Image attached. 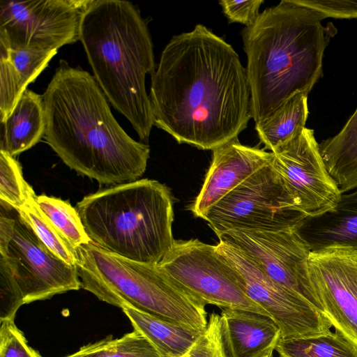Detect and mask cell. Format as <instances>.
I'll list each match as a JSON object with an SVG mask.
<instances>
[{"label": "cell", "mask_w": 357, "mask_h": 357, "mask_svg": "<svg viewBox=\"0 0 357 357\" xmlns=\"http://www.w3.org/2000/svg\"><path fill=\"white\" fill-rule=\"evenodd\" d=\"M220 315L227 357H273L281 331L271 317L229 308H223Z\"/></svg>", "instance_id": "16"}, {"label": "cell", "mask_w": 357, "mask_h": 357, "mask_svg": "<svg viewBox=\"0 0 357 357\" xmlns=\"http://www.w3.org/2000/svg\"><path fill=\"white\" fill-rule=\"evenodd\" d=\"M45 130L43 97L26 89L1 123L0 151L18 155L35 146L45 136Z\"/></svg>", "instance_id": "18"}, {"label": "cell", "mask_w": 357, "mask_h": 357, "mask_svg": "<svg viewBox=\"0 0 357 357\" xmlns=\"http://www.w3.org/2000/svg\"><path fill=\"white\" fill-rule=\"evenodd\" d=\"M10 60L18 75L22 91L33 82L47 67L57 50L40 49H13L10 47Z\"/></svg>", "instance_id": "28"}, {"label": "cell", "mask_w": 357, "mask_h": 357, "mask_svg": "<svg viewBox=\"0 0 357 357\" xmlns=\"http://www.w3.org/2000/svg\"><path fill=\"white\" fill-rule=\"evenodd\" d=\"M308 267L324 315L357 346V251L340 245L311 251Z\"/></svg>", "instance_id": "14"}, {"label": "cell", "mask_w": 357, "mask_h": 357, "mask_svg": "<svg viewBox=\"0 0 357 357\" xmlns=\"http://www.w3.org/2000/svg\"><path fill=\"white\" fill-rule=\"evenodd\" d=\"M272 152L242 144L236 137L213 150L202 188L189 209L204 219L208 211L272 160Z\"/></svg>", "instance_id": "15"}, {"label": "cell", "mask_w": 357, "mask_h": 357, "mask_svg": "<svg viewBox=\"0 0 357 357\" xmlns=\"http://www.w3.org/2000/svg\"><path fill=\"white\" fill-rule=\"evenodd\" d=\"M173 204L166 185L143 178L99 190L75 208L93 243L124 258L158 265L175 241Z\"/></svg>", "instance_id": "5"}, {"label": "cell", "mask_w": 357, "mask_h": 357, "mask_svg": "<svg viewBox=\"0 0 357 357\" xmlns=\"http://www.w3.org/2000/svg\"><path fill=\"white\" fill-rule=\"evenodd\" d=\"M0 255L11 268L24 304L82 287L76 265L53 253L18 211L0 202Z\"/></svg>", "instance_id": "8"}, {"label": "cell", "mask_w": 357, "mask_h": 357, "mask_svg": "<svg viewBox=\"0 0 357 357\" xmlns=\"http://www.w3.org/2000/svg\"><path fill=\"white\" fill-rule=\"evenodd\" d=\"M43 97L44 137L71 169L112 185L144 174L149 145L133 139L119 125L93 75L61 59Z\"/></svg>", "instance_id": "2"}, {"label": "cell", "mask_w": 357, "mask_h": 357, "mask_svg": "<svg viewBox=\"0 0 357 357\" xmlns=\"http://www.w3.org/2000/svg\"><path fill=\"white\" fill-rule=\"evenodd\" d=\"M271 152L272 165L307 216L337 204L342 193L326 168L314 130L305 127Z\"/></svg>", "instance_id": "13"}, {"label": "cell", "mask_w": 357, "mask_h": 357, "mask_svg": "<svg viewBox=\"0 0 357 357\" xmlns=\"http://www.w3.org/2000/svg\"><path fill=\"white\" fill-rule=\"evenodd\" d=\"M262 3V0H222L219 2L229 22L241 23L245 26H250L256 22L260 14L259 10Z\"/></svg>", "instance_id": "33"}, {"label": "cell", "mask_w": 357, "mask_h": 357, "mask_svg": "<svg viewBox=\"0 0 357 357\" xmlns=\"http://www.w3.org/2000/svg\"><path fill=\"white\" fill-rule=\"evenodd\" d=\"M24 297L6 259L0 255V321L13 320Z\"/></svg>", "instance_id": "29"}, {"label": "cell", "mask_w": 357, "mask_h": 357, "mask_svg": "<svg viewBox=\"0 0 357 357\" xmlns=\"http://www.w3.org/2000/svg\"><path fill=\"white\" fill-rule=\"evenodd\" d=\"M0 357H42L31 347L13 320L1 321Z\"/></svg>", "instance_id": "31"}, {"label": "cell", "mask_w": 357, "mask_h": 357, "mask_svg": "<svg viewBox=\"0 0 357 357\" xmlns=\"http://www.w3.org/2000/svg\"><path fill=\"white\" fill-rule=\"evenodd\" d=\"M149 98L153 126L202 150L238 137L252 118L246 69L234 48L202 24L167 44Z\"/></svg>", "instance_id": "1"}, {"label": "cell", "mask_w": 357, "mask_h": 357, "mask_svg": "<svg viewBox=\"0 0 357 357\" xmlns=\"http://www.w3.org/2000/svg\"><path fill=\"white\" fill-rule=\"evenodd\" d=\"M219 241L236 246L273 280L299 294L323 315L310 280V250L296 228H234L215 232Z\"/></svg>", "instance_id": "11"}, {"label": "cell", "mask_w": 357, "mask_h": 357, "mask_svg": "<svg viewBox=\"0 0 357 357\" xmlns=\"http://www.w3.org/2000/svg\"><path fill=\"white\" fill-rule=\"evenodd\" d=\"M326 168L345 193L357 188V108L342 130L319 144Z\"/></svg>", "instance_id": "19"}, {"label": "cell", "mask_w": 357, "mask_h": 357, "mask_svg": "<svg viewBox=\"0 0 357 357\" xmlns=\"http://www.w3.org/2000/svg\"><path fill=\"white\" fill-rule=\"evenodd\" d=\"M82 287L99 300L132 307L202 333L205 305L170 280L158 266L109 252L93 242L75 248Z\"/></svg>", "instance_id": "6"}, {"label": "cell", "mask_w": 357, "mask_h": 357, "mask_svg": "<svg viewBox=\"0 0 357 357\" xmlns=\"http://www.w3.org/2000/svg\"><path fill=\"white\" fill-rule=\"evenodd\" d=\"M79 40L107 99L148 142L153 119L145 80L156 67L139 9L130 1L91 0L82 16Z\"/></svg>", "instance_id": "4"}, {"label": "cell", "mask_w": 357, "mask_h": 357, "mask_svg": "<svg viewBox=\"0 0 357 357\" xmlns=\"http://www.w3.org/2000/svg\"><path fill=\"white\" fill-rule=\"evenodd\" d=\"M36 197L28 200L18 212L44 244L57 257L71 265H76L75 248L59 232L49 218L41 211Z\"/></svg>", "instance_id": "25"}, {"label": "cell", "mask_w": 357, "mask_h": 357, "mask_svg": "<svg viewBox=\"0 0 357 357\" xmlns=\"http://www.w3.org/2000/svg\"><path fill=\"white\" fill-rule=\"evenodd\" d=\"M181 357H227L220 331V315L213 312L205 330Z\"/></svg>", "instance_id": "30"}, {"label": "cell", "mask_w": 357, "mask_h": 357, "mask_svg": "<svg viewBox=\"0 0 357 357\" xmlns=\"http://www.w3.org/2000/svg\"><path fill=\"white\" fill-rule=\"evenodd\" d=\"M308 8L335 19H357V0H296Z\"/></svg>", "instance_id": "32"}, {"label": "cell", "mask_w": 357, "mask_h": 357, "mask_svg": "<svg viewBox=\"0 0 357 357\" xmlns=\"http://www.w3.org/2000/svg\"><path fill=\"white\" fill-rule=\"evenodd\" d=\"M308 93L300 92L284 102L269 118L255 124L265 149L271 152L299 134L308 116Z\"/></svg>", "instance_id": "21"}, {"label": "cell", "mask_w": 357, "mask_h": 357, "mask_svg": "<svg viewBox=\"0 0 357 357\" xmlns=\"http://www.w3.org/2000/svg\"><path fill=\"white\" fill-rule=\"evenodd\" d=\"M36 197L24 180L20 162L7 152L0 151V200L20 209L28 200Z\"/></svg>", "instance_id": "26"}, {"label": "cell", "mask_w": 357, "mask_h": 357, "mask_svg": "<svg viewBox=\"0 0 357 357\" xmlns=\"http://www.w3.org/2000/svg\"><path fill=\"white\" fill-rule=\"evenodd\" d=\"M275 350L280 357H357V346L337 331L281 338Z\"/></svg>", "instance_id": "22"}, {"label": "cell", "mask_w": 357, "mask_h": 357, "mask_svg": "<svg viewBox=\"0 0 357 357\" xmlns=\"http://www.w3.org/2000/svg\"><path fill=\"white\" fill-rule=\"evenodd\" d=\"M306 217L271 161L214 205L204 220L217 232L297 228Z\"/></svg>", "instance_id": "9"}, {"label": "cell", "mask_w": 357, "mask_h": 357, "mask_svg": "<svg viewBox=\"0 0 357 357\" xmlns=\"http://www.w3.org/2000/svg\"><path fill=\"white\" fill-rule=\"evenodd\" d=\"M342 193L331 209L307 216L296 228L310 251L340 245L357 251V188Z\"/></svg>", "instance_id": "17"}, {"label": "cell", "mask_w": 357, "mask_h": 357, "mask_svg": "<svg viewBox=\"0 0 357 357\" xmlns=\"http://www.w3.org/2000/svg\"><path fill=\"white\" fill-rule=\"evenodd\" d=\"M91 0L0 1V34L13 49L57 50L79 40Z\"/></svg>", "instance_id": "10"}, {"label": "cell", "mask_w": 357, "mask_h": 357, "mask_svg": "<svg viewBox=\"0 0 357 357\" xmlns=\"http://www.w3.org/2000/svg\"><path fill=\"white\" fill-rule=\"evenodd\" d=\"M241 275L248 297L262 307L281 331V338L291 339L331 331V324L306 299L269 277L246 253L231 244L216 245Z\"/></svg>", "instance_id": "12"}, {"label": "cell", "mask_w": 357, "mask_h": 357, "mask_svg": "<svg viewBox=\"0 0 357 357\" xmlns=\"http://www.w3.org/2000/svg\"><path fill=\"white\" fill-rule=\"evenodd\" d=\"M326 18L296 0H282L243 29L255 124L294 94L309 93L323 76L324 53L333 36L321 24Z\"/></svg>", "instance_id": "3"}, {"label": "cell", "mask_w": 357, "mask_h": 357, "mask_svg": "<svg viewBox=\"0 0 357 357\" xmlns=\"http://www.w3.org/2000/svg\"><path fill=\"white\" fill-rule=\"evenodd\" d=\"M36 202L61 236L75 248L92 242L77 209L68 201L41 195L36 196Z\"/></svg>", "instance_id": "24"}, {"label": "cell", "mask_w": 357, "mask_h": 357, "mask_svg": "<svg viewBox=\"0 0 357 357\" xmlns=\"http://www.w3.org/2000/svg\"><path fill=\"white\" fill-rule=\"evenodd\" d=\"M122 310L134 329L153 344L161 357L183 356L202 333L128 305Z\"/></svg>", "instance_id": "20"}, {"label": "cell", "mask_w": 357, "mask_h": 357, "mask_svg": "<svg viewBox=\"0 0 357 357\" xmlns=\"http://www.w3.org/2000/svg\"><path fill=\"white\" fill-rule=\"evenodd\" d=\"M158 266L205 306L214 305L222 309H239L268 316L248 297L240 273L216 245L197 238L175 240Z\"/></svg>", "instance_id": "7"}, {"label": "cell", "mask_w": 357, "mask_h": 357, "mask_svg": "<svg viewBox=\"0 0 357 357\" xmlns=\"http://www.w3.org/2000/svg\"><path fill=\"white\" fill-rule=\"evenodd\" d=\"M66 357H161L153 344L134 330L120 338L112 336L82 347Z\"/></svg>", "instance_id": "23"}, {"label": "cell", "mask_w": 357, "mask_h": 357, "mask_svg": "<svg viewBox=\"0 0 357 357\" xmlns=\"http://www.w3.org/2000/svg\"><path fill=\"white\" fill-rule=\"evenodd\" d=\"M9 50L6 38L0 34V123L8 119L23 93Z\"/></svg>", "instance_id": "27"}]
</instances>
